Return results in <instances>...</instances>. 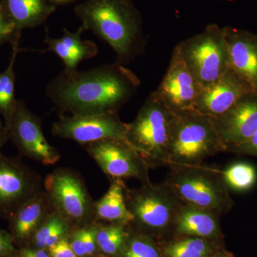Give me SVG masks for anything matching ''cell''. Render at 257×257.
I'll use <instances>...</instances> for the list:
<instances>
[{"mask_svg": "<svg viewBox=\"0 0 257 257\" xmlns=\"http://www.w3.org/2000/svg\"><path fill=\"white\" fill-rule=\"evenodd\" d=\"M52 132L57 138L87 145L105 140L125 141L126 124L116 113L87 116L61 114L52 125Z\"/></svg>", "mask_w": 257, "mask_h": 257, "instance_id": "cell-12", "label": "cell"}, {"mask_svg": "<svg viewBox=\"0 0 257 257\" xmlns=\"http://www.w3.org/2000/svg\"><path fill=\"white\" fill-rule=\"evenodd\" d=\"M74 11L84 31L106 42L119 63H127L143 51L140 22L130 0H85Z\"/></svg>", "mask_w": 257, "mask_h": 257, "instance_id": "cell-2", "label": "cell"}, {"mask_svg": "<svg viewBox=\"0 0 257 257\" xmlns=\"http://www.w3.org/2000/svg\"><path fill=\"white\" fill-rule=\"evenodd\" d=\"M18 257H50V253L42 248H23Z\"/></svg>", "mask_w": 257, "mask_h": 257, "instance_id": "cell-34", "label": "cell"}, {"mask_svg": "<svg viewBox=\"0 0 257 257\" xmlns=\"http://www.w3.org/2000/svg\"><path fill=\"white\" fill-rule=\"evenodd\" d=\"M219 152H224V147L211 118L194 110L176 114L167 166L201 165Z\"/></svg>", "mask_w": 257, "mask_h": 257, "instance_id": "cell-5", "label": "cell"}, {"mask_svg": "<svg viewBox=\"0 0 257 257\" xmlns=\"http://www.w3.org/2000/svg\"><path fill=\"white\" fill-rule=\"evenodd\" d=\"M249 92L251 91L229 68L215 82L203 87L194 111L211 119L218 117Z\"/></svg>", "mask_w": 257, "mask_h": 257, "instance_id": "cell-16", "label": "cell"}, {"mask_svg": "<svg viewBox=\"0 0 257 257\" xmlns=\"http://www.w3.org/2000/svg\"><path fill=\"white\" fill-rule=\"evenodd\" d=\"M202 89L176 46L168 69L156 89L157 94L165 105L177 114L194 110Z\"/></svg>", "mask_w": 257, "mask_h": 257, "instance_id": "cell-13", "label": "cell"}, {"mask_svg": "<svg viewBox=\"0 0 257 257\" xmlns=\"http://www.w3.org/2000/svg\"><path fill=\"white\" fill-rule=\"evenodd\" d=\"M219 217L215 213L184 203L172 230L179 236L215 239L220 234Z\"/></svg>", "mask_w": 257, "mask_h": 257, "instance_id": "cell-18", "label": "cell"}, {"mask_svg": "<svg viewBox=\"0 0 257 257\" xmlns=\"http://www.w3.org/2000/svg\"><path fill=\"white\" fill-rule=\"evenodd\" d=\"M82 228H79L78 229L74 231L72 235V239L69 241L74 253L78 257H82L87 255L85 248H84V241H83Z\"/></svg>", "mask_w": 257, "mask_h": 257, "instance_id": "cell-32", "label": "cell"}, {"mask_svg": "<svg viewBox=\"0 0 257 257\" xmlns=\"http://www.w3.org/2000/svg\"><path fill=\"white\" fill-rule=\"evenodd\" d=\"M14 251L11 236L0 229V257H5L11 254Z\"/></svg>", "mask_w": 257, "mask_h": 257, "instance_id": "cell-33", "label": "cell"}, {"mask_svg": "<svg viewBox=\"0 0 257 257\" xmlns=\"http://www.w3.org/2000/svg\"><path fill=\"white\" fill-rule=\"evenodd\" d=\"M165 183L184 204L224 215L234 207L221 170L212 166L170 167Z\"/></svg>", "mask_w": 257, "mask_h": 257, "instance_id": "cell-4", "label": "cell"}, {"mask_svg": "<svg viewBox=\"0 0 257 257\" xmlns=\"http://www.w3.org/2000/svg\"><path fill=\"white\" fill-rule=\"evenodd\" d=\"M50 1L54 2V3H67V2L71 1V0H50Z\"/></svg>", "mask_w": 257, "mask_h": 257, "instance_id": "cell-36", "label": "cell"}, {"mask_svg": "<svg viewBox=\"0 0 257 257\" xmlns=\"http://www.w3.org/2000/svg\"><path fill=\"white\" fill-rule=\"evenodd\" d=\"M54 210L70 226L80 228L94 221V202L79 175L69 169H57L44 182Z\"/></svg>", "mask_w": 257, "mask_h": 257, "instance_id": "cell-8", "label": "cell"}, {"mask_svg": "<svg viewBox=\"0 0 257 257\" xmlns=\"http://www.w3.org/2000/svg\"><path fill=\"white\" fill-rule=\"evenodd\" d=\"M10 257H18V256H11Z\"/></svg>", "mask_w": 257, "mask_h": 257, "instance_id": "cell-38", "label": "cell"}, {"mask_svg": "<svg viewBox=\"0 0 257 257\" xmlns=\"http://www.w3.org/2000/svg\"><path fill=\"white\" fill-rule=\"evenodd\" d=\"M181 56L202 87L215 82L229 69L223 28L211 25L177 45Z\"/></svg>", "mask_w": 257, "mask_h": 257, "instance_id": "cell-7", "label": "cell"}, {"mask_svg": "<svg viewBox=\"0 0 257 257\" xmlns=\"http://www.w3.org/2000/svg\"><path fill=\"white\" fill-rule=\"evenodd\" d=\"M228 152L236 154V155L254 157L257 158V132L247 142L231 149Z\"/></svg>", "mask_w": 257, "mask_h": 257, "instance_id": "cell-31", "label": "cell"}, {"mask_svg": "<svg viewBox=\"0 0 257 257\" xmlns=\"http://www.w3.org/2000/svg\"><path fill=\"white\" fill-rule=\"evenodd\" d=\"M84 32V29L80 26L75 32L64 29L63 35L58 38H52L47 33L45 40L47 45L45 52H53L58 56L65 66L64 70H77L81 62L92 58L98 53V47L94 42L82 38Z\"/></svg>", "mask_w": 257, "mask_h": 257, "instance_id": "cell-17", "label": "cell"}, {"mask_svg": "<svg viewBox=\"0 0 257 257\" xmlns=\"http://www.w3.org/2000/svg\"><path fill=\"white\" fill-rule=\"evenodd\" d=\"M210 239L181 236L163 248L165 257H209L213 253Z\"/></svg>", "mask_w": 257, "mask_h": 257, "instance_id": "cell-23", "label": "cell"}, {"mask_svg": "<svg viewBox=\"0 0 257 257\" xmlns=\"http://www.w3.org/2000/svg\"><path fill=\"white\" fill-rule=\"evenodd\" d=\"M17 28H35L43 25L55 13V5L48 0H2Z\"/></svg>", "mask_w": 257, "mask_h": 257, "instance_id": "cell-21", "label": "cell"}, {"mask_svg": "<svg viewBox=\"0 0 257 257\" xmlns=\"http://www.w3.org/2000/svg\"><path fill=\"white\" fill-rule=\"evenodd\" d=\"M19 40H15L13 45V54L9 65L5 72L0 73V114L5 120L13 112L17 101L15 97V74L14 65L19 52Z\"/></svg>", "mask_w": 257, "mask_h": 257, "instance_id": "cell-25", "label": "cell"}, {"mask_svg": "<svg viewBox=\"0 0 257 257\" xmlns=\"http://www.w3.org/2000/svg\"><path fill=\"white\" fill-rule=\"evenodd\" d=\"M9 138L8 128H7L6 125L3 124L2 120L0 119V154H2V148L4 147Z\"/></svg>", "mask_w": 257, "mask_h": 257, "instance_id": "cell-35", "label": "cell"}, {"mask_svg": "<svg viewBox=\"0 0 257 257\" xmlns=\"http://www.w3.org/2000/svg\"><path fill=\"white\" fill-rule=\"evenodd\" d=\"M35 171L16 158L0 154V217L10 220L30 199L42 190Z\"/></svg>", "mask_w": 257, "mask_h": 257, "instance_id": "cell-10", "label": "cell"}, {"mask_svg": "<svg viewBox=\"0 0 257 257\" xmlns=\"http://www.w3.org/2000/svg\"><path fill=\"white\" fill-rule=\"evenodd\" d=\"M128 226L121 223H108L97 226L96 244L99 249L106 255L118 254L127 238Z\"/></svg>", "mask_w": 257, "mask_h": 257, "instance_id": "cell-26", "label": "cell"}, {"mask_svg": "<svg viewBox=\"0 0 257 257\" xmlns=\"http://www.w3.org/2000/svg\"><path fill=\"white\" fill-rule=\"evenodd\" d=\"M176 114L153 91L132 122L126 124L125 141L150 168L167 166V153Z\"/></svg>", "mask_w": 257, "mask_h": 257, "instance_id": "cell-3", "label": "cell"}, {"mask_svg": "<svg viewBox=\"0 0 257 257\" xmlns=\"http://www.w3.org/2000/svg\"><path fill=\"white\" fill-rule=\"evenodd\" d=\"M83 241L87 255H92L95 251L96 246V231L95 225L89 224L82 228Z\"/></svg>", "mask_w": 257, "mask_h": 257, "instance_id": "cell-29", "label": "cell"}, {"mask_svg": "<svg viewBox=\"0 0 257 257\" xmlns=\"http://www.w3.org/2000/svg\"><path fill=\"white\" fill-rule=\"evenodd\" d=\"M221 175L229 190L234 192H247L254 187L257 181L256 168L247 162L231 164L221 170Z\"/></svg>", "mask_w": 257, "mask_h": 257, "instance_id": "cell-24", "label": "cell"}, {"mask_svg": "<svg viewBox=\"0 0 257 257\" xmlns=\"http://www.w3.org/2000/svg\"><path fill=\"white\" fill-rule=\"evenodd\" d=\"M125 198L133 216L130 225L153 233L173 229L176 217L184 204L165 182H150L137 189L126 187Z\"/></svg>", "mask_w": 257, "mask_h": 257, "instance_id": "cell-6", "label": "cell"}, {"mask_svg": "<svg viewBox=\"0 0 257 257\" xmlns=\"http://www.w3.org/2000/svg\"><path fill=\"white\" fill-rule=\"evenodd\" d=\"M209 257H229L226 256V255L223 254V253H218V254L211 255V256Z\"/></svg>", "mask_w": 257, "mask_h": 257, "instance_id": "cell-37", "label": "cell"}, {"mask_svg": "<svg viewBox=\"0 0 257 257\" xmlns=\"http://www.w3.org/2000/svg\"><path fill=\"white\" fill-rule=\"evenodd\" d=\"M5 125L10 138L23 156L46 166L55 165L60 160V152L44 135L41 120L23 101H17Z\"/></svg>", "mask_w": 257, "mask_h": 257, "instance_id": "cell-9", "label": "cell"}, {"mask_svg": "<svg viewBox=\"0 0 257 257\" xmlns=\"http://www.w3.org/2000/svg\"><path fill=\"white\" fill-rule=\"evenodd\" d=\"M223 31L229 68L250 91L257 92V34L229 27Z\"/></svg>", "mask_w": 257, "mask_h": 257, "instance_id": "cell-15", "label": "cell"}, {"mask_svg": "<svg viewBox=\"0 0 257 257\" xmlns=\"http://www.w3.org/2000/svg\"><path fill=\"white\" fill-rule=\"evenodd\" d=\"M20 32L17 28L3 1H0V45L20 39Z\"/></svg>", "mask_w": 257, "mask_h": 257, "instance_id": "cell-28", "label": "cell"}, {"mask_svg": "<svg viewBox=\"0 0 257 257\" xmlns=\"http://www.w3.org/2000/svg\"><path fill=\"white\" fill-rule=\"evenodd\" d=\"M124 180L114 179L107 192L94 202V221L131 224L133 216L126 207Z\"/></svg>", "mask_w": 257, "mask_h": 257, "instance_id": "cell-20", "label": "cell"}, {"mask_svg": "<svg viewBox=\"0 0 257 257\" xmlns=\"http://www.w3.org/2000/svg\"><path fill=\"white\" fill-rule=\"evenodd\" d=\"M54 210L46 192L42 190L20 208L11 219L10 228L15 238L28 239Z\"/></svg>", "mask_w": 257, "mask_h": 257, "instance_id": "cell-19", "label": "cell"}, {"mask_svg": "<svg viewBox=\"0 0 257 257\" xmlns=\"http://www.w3.org/2000/svg\"><path fill=\"white\" fill-rule=\"evenodd\" d=\"M119 253L121 257H162L160 250L151 239L145 236L126 238Z\"/></svg>", "mask_w": 257, "mask_h": 257, "instance_id": "cell-27", "label": "cell"}, {"mask_svg": "<svg viewBox=\"0 0 257 257\" xmlns=\"http://www.w3.org/2000/svg\"><path fill=\"white\" fill-rule=\"evenodd\" d=\"M140 80L122 64H104L84 71H62L50 81L46 95L62 113H116L134 95Z\"/></svg>", "mask_w": 257, "mask_h": 257, "instance_id": "cell-1", "label": "cell"}, {"mask_svg": "<svg viewBox=\"0 0 257 257\" xmlns=\"http://www.w3.org/2000/svg\"><path fill=\"white\" fill-rule=\"evenodd\" d=\"M48 251L51 257H78L66 236L49 248Z\"/></svg>", "mask_w": 257, "mask_h": 257, "instance_id": "cell-30", "label": "cell"}, {"mask_svg": "<svg viewBox=\"0 0 257 257\" xmlns=\"http://www.w3.org/2000/svg\"><path fill=\"white\" fill-rule=\"evenodd\" d=\"M211 120L224 152L246 143L257 132V92L246 93L226 112Z\"/></svg>", "mask_w": 257, "mask_h": 257, "instance_id": "cell-14", "label": "cell"}, {"mask_svg": "<svg viewBox=\"0 0 257 257\" xmlns=\"http://www.w3.org/2000/svg\"><path fill=\"white\" fill-rule=\"evenodd\" d=\"M89 156L111 180L136 179L143 184L151 182L150 167L124 140H105L86 145Z\"/></svg>", "mask_w": 257, "mask_h": 257, "instance_id": "cell-11", "label": "cell"}, {"mask_svg": "<svg viewBox=\"0 0 257 257\" xmlns=\"http://www.w3.org/2000/svg\"><path fill=\"white\" fill-rule=\"evenodd\" d=\"M69 228L67 221L53 210L32 236L33 242L36 248L48 249L65 237Z\"/></svg>", "mask_w": 257, "mask_h": 257, "instance_id": "cell-22", "label": "cell"}]
</instances>
